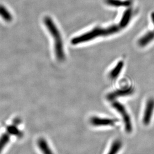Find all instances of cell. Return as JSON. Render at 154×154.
I'll use <instances>...</instances> for the list:
<instances>
[{"label": "cell", "mask_w": 154, "mask_h": 154, "mask_svg": "<svg viewBox=\"0 0 154 154\" xmlns=\"http://www.w3.org/2000/svg\"><path fill=\"white\" fill-rule=\"evenodd\" d=\"M120 29L121 28L119 26L117 25L111 26L106 28L97 27L93 29L90 31L74 38L72 39L71 43L73 45H77L82 43H86L98 37L115 34L118 33Z\"/></svg>", "instance_id": "obj_1"}, {"label": "cell", "mask_w": 154, "mask_h": 154, "mask_svg": "<svg viewBox=\"0 0 154 154\" xmlns=\"http://www.w3.org/2000/svg\"><path fill=\"white\" fill-rule=\"evenodd\" d=\"M44 23L51 36L54 40V51L57 59L59 61H64L65 58L64 44L59 30L50 17H45Z\"/></svg>", "instance_id": "obj_2"}, {"label": "cell", "mask_w": 154, "mask_h": 154, "mask_svg": "<svg viewBox=\"0 0 154 154\" xmlns=\"http://www.w3.org/2000/svg\"><path fill=\"white\" fill-rule=\"evenodd\" d=\"M112 106L122 116L126 132L127 133H131L132 131V122L130 116L128 114L124 106L120 103L116 101H114V102L112 103Z\"/></svg>", "instance_id": "obj_3"}, {"label": "cell", "mask_w": 154, "mask_h": 154, "mask_svg": "<svg viewBox=\"0 0 154 154\" xmlns=\"http://www.w3.org/2000/svg\"><path fill=\"white\" fill-rule=\"evenodd\" d=\"M134 89L132 87L125 88L123 89H119L114 92L109 94L107 95V98L108 100L113 101L117 98L132 95Z\"/></svg>", "instance_id": "obj_4"}, {"label": "cell", "mask_w": 154, "mask_h": 154, "mask_svg": "<svg viewBox=\"0 0 154 154\" xmlns=\"http://www.w3.org/2000/svg\"><path fill=\"white\" fill-rule=\"evenodd\" d=\"M154 110V99H150L147 101L144 112L143 122L145 125L149 124Z\"/></svg>", "instance_id": "obj_5"}, {"label": "cell", "mask_w": 154, "mask_h": 154, "mask_svg": "<svg viewBox=\"0 0 154 154\" xmlns=\"http://www.w3.org/2000/svg\"><path fill=\"white\" fill-rule=\"evenodd\" d=\"M118 122L116 119L108 118H102L99 117H93L90 119V123L94 126H114Z\"/></svg>", "instance_id": "obj_6"}, {"label": "cell", "mask_w": 154, "mask_h": 154, "mask_svg": "<svg viewBox=\"0 0 154 154\" xmlns=\"http://www.w3.org/2000/svg\"><path fill=\"white\" fill-rule=\"evenodd\" d=\"M154 31L147 32L138 41V44L141 47H145L154 41Z\"/></svg>", "instance_id": "obj_7"}, {"label": "cell", "mask_w": 154, "mask_h": 154, "mask_svg": "<svg viewBox=\"0 0 154 154\" xmlns=\"http://www.w3.org/2000/svg\"><path fill=\"white\" fill-rule=\"evenodd\" d=\"M132 15H133V11L131 8L127 9L124 13L119 25L120 28H125L129 25L130 22L131 20L132 19Z\"/></svg>", "instance_id": "obj_8"}, {"label": "cell", "mask_w": 154, "mask_h": 154, "mask_svg": "<svg viewBox=\"0 0 154 154\" xmlns=\"http://www.w3.org/2000/svg\"><path fill=\"white\" fill-rule=\"evenodd\" d=\"M124 63L122 60L119 61L115 66V67L110 71L109 74V77H110V78L112 80H114L117 78L121 72L122 70L124 67Z\"/></svg>", "instance_id": "obj_9"}, {"label": "cell", "mask_w": 154, "mask_h": 154, "mask_svg": "<svg viewBox=\"0 0 154 154\" xmlns=\"http://www.w3.org/2000/svg\"><path fill=\"white\" fill-rule=\"evenodd\" d=\"M38 146L43 154H54L46 140L44 138H40L38 140Z\"/></svg>", "instance_id": "obj_10"}, {"label": "cell", "mask_w": 154, "mask_h": 154, "mask_svg": "<svg viewBox=\"0 0 154 154\" xmlns=\"http://www.w3.org/2000/svg\"><path fill=\"white\" fill-rule=\"evenodd\" d=\"M106 3L109 6L120 7H128L131 4L130 1H122V0H105Z\"/></svg>", "instance_id": "obj_11"}, {"label": "cell", "mask_w": 154, "mask_h": 154, "mask_svg": "<svg viewBox=\"0 0 154 154\" xmlns=\"http://www.w3.org/2000/svg\"><path fill=\"white\" fill-rule=\"evenodd\" d=\"M0 16L7 22H11L13 19L10 12L2 5H0Z\"/></svg>", "instance_id": "obj_12"}, {"label": "cell", "mask_w": 154, "mask_h": 154, "mask_svg": "<svg viewBox=\"0 0 154 154\" xmlns=\"http://www.w3.org/2000/svg\"><path fill=\"white\" fill-rule=\"evenodd\" d=\"M122 146V142L118 140H115L112 145L110 151H109L108 154H117L121 148Z\"/></svg>", "instance_id": "obj_13"}, {"label": "cell", "mask_w": 154, "mask_h": 154, "mask_svg": "<svg viewBox=\"0 0 154 154\" xmlns=\"http://www.w3.org/2000/svg\"><path fill=\"white\" fill-rule=\"evenodd\" d=\"M10 138L9 133L4 134L0 137V154H1L4 148L9 142Z\"/></svg>", "instance_id": "obj_14"}, {"label": "cell", "mask_w": 154, "mask_h": 154, "mask_svg": "<svg viewBox=\"0 0 154 154\" xmlns=\"http://www.w3.org/2000/svg\"><path fill=\"white\" fill-rule=\"evenodd\" d=\"M151 20L152 21V23H153V24H154V12H153L151 14Z\"/></svg>", "instance_id": "obj_15"}]
</instances>
